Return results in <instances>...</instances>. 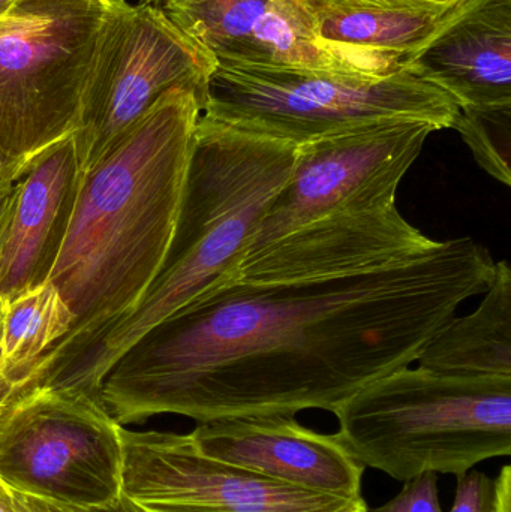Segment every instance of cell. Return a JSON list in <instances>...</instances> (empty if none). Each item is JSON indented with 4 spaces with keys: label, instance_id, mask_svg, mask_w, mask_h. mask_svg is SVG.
Masks as SVG:
<instances>
[{
    "label": "cell",
    "instance_id": "cell-21",
    "mask_svg": "<svg viewBox=\"0 0 511 512\" xmlns=\"http://www.w3.org/2000/svg\"><path fill=\"white\" fill-rule=\"evenodd\" d=\"M450 512H495V480L479 471L458 477L455 504Z\"/></svg>",
    "mask_w": 511,
    "mask_h": 512
},
{
    "label": "cell",
    "instance_id": "cell-17",
    "mask_svg": "<svg viewBox=\"0 0 511 512\" xmlns=\"http://www.w3.org/2000/svg\"><path fill=\"white\" fill-rule=\"evenodd\" d=\"M422 369L453 376L511 378V268L495 262L482 303L467 316H453L423 348Z\"/></svg>",
    "mask_w": 511,
    "mask_h": 512
},
{
    "label": "cell",
    "instance_id": "cell-31",
    "mask_svg": "<svg viewBox=\"0 0 511 512\" xmlns=\"http://www.w3.org/2000/svg\"><path fill=\"white\" fill-rule=\"evenodd\" d=\"M143 2L159 3L161 0H143Z\"/></svg>",
    "mask_w": 511,
    "mask_h": 512
},
{
    "label": "cell",
    "instance_id": "cell-4",
    "mask_svg": "<svg viewBox=\"0 0 511 512\" xmlns=\"http://www.w3.org/2000/svg\"><path fill=\"white\" fill-rule=\"evenodd\" d=\"M336 435L365 468L456 478L511 454V378L393 370L342 403Z\"/></svg>",
    "mask_w": 511,
    "mask_h": 512
},
{
    "label": "cell",
    "instance_id": "cell-13",
    "mask_svg": "<svg viewBox=\"0 0 511 512\" xmlns=\"http://www.w3.org/2000/svg\"><path fill=\"white\" fill-rule=\"evenodd\" d=\"M203 453L273 480L333 495L362 496L365 466L338 435L302 426L294 415H257L198 423Z\"/></svg>",
    "mask_w": 511,
    "mask_h": 512
},
{
    "label": "cell",
    "instance_id": "cell-10",
    "mask_svg": "<svg viewBox=\"0 0 511 512\" xmlns=\"http://www.w3.org/2000/svg\"><path fill=\"white\" fill-rule=\"evenodd\" d=\"M122 436L123 493L147 512H369L363 496L314 492L215 459L191 433Z\"/></svg>",
    "mask_w": 511,
    "mask_h": 512
},
{
    "label": "cell",
    "instance_id": "cell-24",
    "mask_svg": "<svg viewBox=\"0 0 511 512\" xmlns=\"http://www.w3.org/2000/svg\"><path fill=\"white\" fill-rule=\"evenodd\" d=\"M495 512H511L510 466H504L495 480Z\"/></svg>",
    "mask_w": 511,
    "mask_h": 512
},
{
    "label": "cell",
    "instance_id": "cell-20",
    "mask_svg": "<svg viewBox=\"0 0 511 512\" xmlns=\"http://www.w3.org/2000/svg\"><path fill=\"white\" fill-rule=\"evenodd\" d=\"M371 512H443L438 474L426 472L405 481L404 489L395 498Z\"/></svg>",
    "mask_w": 511,
    "mask_h": 512
},
{
    "label": "cell",
    "instance_id": "cell-25",
    "mask_svg": "<svg viewBox=\"0 0 511 512\" xmlns=\"http://www.w3.org/2000/svg\"><path fill=\"white\" fill-rule=\"evenodd\" d=\"M0 512H17L11 489L6 487L2 480H0Z\"/></svg>",
    "mask_w": 511,
    "mask_h": 512
},
{
    "label": "cell",
    "instance_id": "cell-15",
    "mask_svg": "<svg viewBox=\"0 0 511 512\" xmlns=\"http://www.w3.org/2000/svg\"><path fill=\"white\" fill-rule=\"evenodd\" d=\"M408 66L459 110H511V0H476Z\"/></svg>",
    "mask_w": 511,
    "mask_h": 512
},
{
    "label": "cell",
    "instance_id": "cell-18",
    "mask_svg": "<svg viewBox=\"0 0 511 512\" xmlns=\"http://www.w3.org/2000/svg\"><path fill=\"white\" fill-rule=\"evenodd\" d=\"M72 324L74 315L50 280L9 298L2 346L17 397L32 390L39 364Z\"/></svg>",
    "mask_w": 511,
    "mask_h": 512
},
{
    "label": "cell",
    "instance_id": "cell-29",
    "mask_svg": "<svg viewBox=\"0 0 511 512\" xmlns=\"http://www.w3.org/2000/svg\"><path fill=\"white\" fill-rule=\"evenodd\" d=\"M12 183L15 182H11V180H9L8 177H6L5 174H3L2 171H0V192L5 191V189H8L9 186L12 185Z\"/></svg>",
    "mask_w": 511,
    "mask_h": 512
},
{
    "label": "cell",
    "instance_id": "cell-1",
    "mask_svg": "<svg viewBox=\"0 0 511 512\" xmlns=\"http://www.w3.org/2000/svg\"><path fill=\"white\" fill-rule=\"evenodd\" d=\"M495 261L471 237L381 270L299 282L219 283L147 331L98 396L119 424L335 412L416 363Z\"/></svg>",
    "mask_w": 511,
    "mask_h": 512
},
{
    "label": "cell",
    "instance_id": "cell-26",
    "mask_svg": "<svg viewBox=\"0 0 511 512\" xmlns=\"http://www.w3.org/2000/svg\"><path fill=\"white\" fill-rule=\"evenodd\" d=\"M11 492L12 498H14L15 510H17V512H41L32 504V501H30L27 496L14 492V490H11Z\"/></svg>",
    "mask_w": 511,
    "mask_h": 512
},
{
    "label": "cell",
    "instance_id": "cell-16",
    "mask_svg": "<svg viewBox=\"0 0 511 512\" xmlns=\"http://www.w3.org/2000/svg\"><path fill=\"white\" fill-rule=\"evenodd\" d=\"M321 41L347 50L413 57L476 0H297Z\"/></svg>",
    "mask_w": 511,
    "mask_h": 512
},
{
    "label": "cell",
    "instance_id": "cell-9",
    "mask_svg": "<svg viewBox=\"0 0 511 512\" xmlns=\"http://www.w3.org/2000/svg\"><path fill=\"white\" fill-rule=\"evenodd\" d=\"M434 125L392 120L297 146L293 170L270 204L245 255L333 213L396 204Z\"/></svg>",
    "mask_w": 511,
    "mask_h": 512
},
{
    "label": "cell",
    "instance_id": "cell-14",
    "mask_svg": "<svg viewBox=\"0 0 511 512\" xmlns=\"http://www.w3.org/2000/svg\"><path fill=\"white\" fill-rule=\"evenodd\" d=\"M71 138L54 144L17 180V200L0 254V294L47 282L60 254L81 183Z\"/></svg>",
    "mask_w": 511,
    "mask_h": 512
},
{
    "label": "cell",
    "instance_id": "cell-28",
    "mask_svg": "<svg viewBox=\"0 0 511 512\" xmlns=\"http://www.w3.org/2000/svg\"><path fill=\"white\" fill-rule=\"evenodd\" d=\"M17 2H20V0H0V15L8 11V9Z\"/></svg>",
    "mask_w": 511,
    "mask_h": 512
},
{
    "label": "cell",
    "instance_id": "cell-22",
    "mask_svg": "<svg viewBox=\"0 0 511 512\" xmlns=\"http://www.w3.org/2000/svg\"><path fill=\"white\" fill-rule=\"evenodd\" d=\"M27 498L41 512H147L140 505L135 504L131 498H128L125 493H122V496H119L116 501L110 502V504L96 505V507H65V505L38 501V499L30 498V496H27Z\"/></svg>",
    "mask_w": 511,
    "mask_h": 512
},
{
    "label": "cell",
    "instance_id": "cell-7",
    "mask_svg": "<svg viewBox=\"0 0 511 512\" xmlns=\"http://www.w3.org/2000/svg\"><path fill=\"white\" fill-rule=\"evenodd\" d=\"M216 65L215 57L180 30L159 3L111 0L72 137L81 174L173 87H194L204 107Z\"/></svg>",
    "mask_w": 511,
    "mask_h": 512
},
{
    "label": "cell",
    "instance_id": "cell-6",
    "mask_svg": "<svg viewBox=\"0 0 511 512\" xmlns=\"http://www.w3.org/2000/svg\"><path fill=\"white\" fill-rule=\"evenodd\" d=\"M111 0H20L0 15V171L17 182L74 137Z\"/></svg>",
    "mask_w": 511,
    "mask_h": 512
},
{
    "label": "cell",
    "instance_id": "cell-23",
    "mask_svg": "<svg viewBox=\"0 0 511 512\" xmlns=\"http://www.w3.org/2000/svg\"><path fill=\"white\" fill-rule=\"evenodd\" d=\"M15 200H17V182L0 192V254H2L3 243H5L9 224H11Z\"/></svg>",
    "mask_w": 511,
    "mask_h": 512
},
{
    "label": "cell",
    "instance_id": "cell-12",
    "mask_svg": "<svg viewBox=\"0 0 511 512\" xmlns=\"http://www.w3.org/2000/svg\"><path fill=\"white\" fill-rule=\"evenodd\" d=\"M440 243L413 227L396 204L347 210L243 256L233 280L299 282L368 273L429 254Z\"/></svg>",
    "mask_w": 511,
    "mask_h": 512
},
{
    "label": "cell",
    "instance_id": "cell-2",
    "mask_svg": "<svg viewBox=\"0 0 511 512\" xmlns=\"http://www.w3.org/2000/svg\"><path fill=\"white\" fill-rule=\"evenodd\" d=\"M201 110L194 87H173L81 176L71 224L48 277L74 324L39 364L33 387L134 312L158 277Z\"/></svg>",
    "mask_w": 511,
    "mask_h": 512
},
{
    "label": "cell",
    "instance_id": "cell-19",
    "mask_svg": "<svg viewBox=\"0 0 511 512\" xmlns=\"http://www.w3.org/2000/svg\"><path fill=\"white\" fill-rule=\"evenodd\" d=\"M453 129L477 164L498 182L511 183V110L459 111Z\"/></svg>",
    "mask_w": 511,
    "mask_h": 512
},
{
    "label": "cell",
    "instance_id": "cell-11",
    "mask_svg": "<svg viewBox=\"0 0 511 512\" xmlns=\"http://www.w3.org/2000/svg\"><path fill=\"white\" fill-rule=\"evenodd\" d=\"M165 14L218 63L387 77L408 60L321 41L297 0H161Z\"/></svg>",
    "mask_w": 511,
    "mask_h": 512
},
{
    "label": "cell",
    "instance_id": "cell-30",
    "mask_svg": "<svg viewBox=\"0 0 511 512\" xmlns=\"http://www.w3.org/2000/svg\"><path fill=\"white\" fill-rule=\"evenodd\" d=\"M428 2L447 3V2H453V0H428Z\"/></svg>",
    "mask_w": 511,
    "mask_h": 512
},
{
    "label": "cell",
    "instance_id": "cell-5",
    "mask_svg": "<svg viewBox=\"0 0 511 512\" xmlns=\"http://www.w3.org/2000/svg\"><path fill=\"white\" fill-rule=\"evenodd\" d=\"M452 96L411 66L387 77L218 63L201 116L258 137L302 146L327 135L392 120L453 128Z\"/></svg>",
    "mask_w": 511,
    "mask_h": 512
},
{
    "label": "cell",
    "instance_id": "cell-8",
    "mask_svg": "<svg viewBox=\"0 0 511 512\" xmlns=\"http://www.w3.org/2000/svg\"><path fill=\"white\" fill-rule=\"evenodd\" d=\"M122 432L98 396L32 388L0 417V480L50 504H110L123 493Z\"/></svg>",
    "mask_w": 511,
    "mask_h": 512
},
{
    "label": "cell",
    "instance_id": "cell-3",
    "mask_svg": "<svg viewBox=\"0 0 511 512\" xmlns=\"http://www.w3.org/2000/svg\"><path fill=\"white\" fill-rule=\"evenodd\" d=\"M296 155L294 144L200 116L173 240L158 277L134 312L63 364L51 384L98 396L105 373L147 331L207 289L233 280Z\"/></svg>",
    "mask_w": 511,
    "mask_h": 512
},
{
    "label": "cell",
    "instance_id": "cell-27",
    "mask_svg": "<svg viewBox=\"0 0 511 512\" xmlns=\"http://www.w3.org/2000/svg\"><path fill=\"white\" fill-rule=\"evenodd\" d=\"M6 312H8V298L0 294V340L3 337V327H5Z\"/></svg>",
    "mask_w": 511,
    "mask_h": 512
}]
</instances>
